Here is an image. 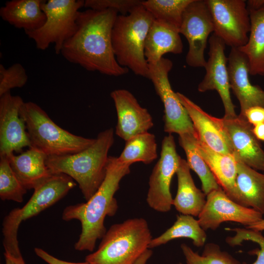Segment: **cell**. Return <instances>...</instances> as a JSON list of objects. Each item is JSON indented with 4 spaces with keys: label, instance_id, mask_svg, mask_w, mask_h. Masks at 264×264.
Instances as JSON below:
<instances>
[{
    "label": "cell",
    "instance_id": "6da1fadb",
    "mask_svg": "<svg viewBox=\"0 0 264 264\" xmlns=\"http://www.w3.org/2000/svg\"><path fill=\"white\" fill-rule=\"evenodd\" d=\"M118 15L111 9L80 11L77 30L64 44L60 54L88 71L116 77L127 73L129 69L118 64L112 45L111 32Z\"/></svg>",
    "mask_w": 264,
    "mask_h": 264
},
{
    "label": "cell",
    "instance_id": "7a4b0ae2",
    "mask_svg": "<svg viewBox=\"0 0 264 264\" xmlns=\"http://www.w3.org/2000/svg\"><path fill=\"white\" fill-rule=\"evenodd\" d=\"M130 166L120 164L116 157L109 156L105 178L96 193L86 202L69 205L64 210L63 220H77L81 222V232L74 244L75 250L93 251L97 241L105 234V219L113 216L117 211L114 195L122 179L130 173Z\"/></svg>",
    "mask_w": 264,
    "mask_h": 264
},
{
    "label": "cell",
    "instance_id": "3957f363",
    "mask_svg": "<svg viewBox=\"0 0 264 264\" xmlns=\"http://www.w3.org/2000/svg\"><path fill=\"white\" fill-rule=\"evenodd\" d=\"M114 143V130L101 132L90 146L79 153L48 156L46 164L52 173H62L70 176L79 185L86 201L97 191L104 181L109 156Z\"/></svg>",
    "mask_w": 264,
    "mask_h": 264
},
{
    "label": "cell",
    "instance_id": "277c9868",
    "mask_svg": "<svg viewBox=\"0 0 264 264\" xmlns=\"http://www.w3.org/2000/svg\"><path fill=\"white\" fill-rule=\"evenodd\" d=\"M153 238L146 220L129 219L111 225L97 250L85 261L90 264H133L149 248Z\"/></svg>",
    "mask_w": 264,
    "mask_h": 264
},
{
    "label": "cell",
    "instance_id": "5b68a950",
    "mask_svg": "<svg viewBox=\"0 0 264 264\" xmlns=\"http://www.w3.org/2000/svg\"><path fill=\"white\" fill-rule=\"evenodd\" d=\"M154 20L141 4L127 15H118L111 32L113 50L118 64L147 78L149 70L145 43Z\"/></svg>",
    "mask_w": 264,
    "mask_h": 264
},
{
    "label": "cell",
    "instance_id": "8992f818",
    "mask_svg": "<svg viewBox=\"0 0 264 264\" xmlns=\"http://www.w3.org/2000/svg\"><path fill=\"white\" fill-rule=\"evenodd\" d=\"M20 115L25 122L31 144L47 157L74 154L90 146L95 138L74 134L57 125L38 104L23 103Z\"/></svg>",
    "mask_w": 264,
    "mask_h": 264
},
{
    "label": "cell",
    "instance_id": "52a82bcc",
    "mask_svg": "<svg viewBox=\"0 0 264 264\" xmlns=\"http://www.w3.org/2000/svg\"><path fill=\"white\" fill-rule=\"evenodd\" d=\"M76 185V182L67 175L52 173L36 187L27 203L22 208L11 210L3 220L4 253L15 258H22L18 240V232L21 222L53 205Z\"/></svg>",
    "mask_w": 264,
    "mask_h": 264
},
{
    "label": "cell",
    "instance_id": "ba28073f",
    "mask_svg": "<svg viewBox=\"0 0 264 264\" xmlns=\"http://www.w3.org/2000/svg\"><path fill=\"white\" fill-rule=\"evenodd\" d=\"M84 2L83 0H43L41 6L46 15L44 23L37 30L24 32L25 34L34 41L37 49L44 50L54 44L55 53L60 54L64 44L77 30V18Z\"/></svg>",
    "mask_w": 264,
    "mask_h": 264
},
{
    "label": "cell",
    "instance_id": "9c48e42d",
    "mask_svg": "<svg viewBox=\"0 0 264 264\" xmlns=\"http://www.w3.org/2000/svg\"><path fill=\"white\" fill-rule=\"evenodd\" d=\"M149 77L164 106V131L169 134L176 133L197 134L189 115L169 80L173 62L163 57L154 64H149Z\"/></svg>",
    "mask_w": 264,
    "mask_h": 264
},
{
    "label": "cell",
    "instance_id": "30bf717a",
    "mask_svg": "<svg viewBox=\"0 0 264 264\" xmlns=\"http://www.w3.org/2000/svg\"><path fill=\"white\" fill-rule=\"evenodd\" d=\"M214 24V33L231 48L248 41L251 22L244 0H205Z\"/></svg>",
    "mask_w": 264,
    "mask_h": 264
},
{
    "label": "cell",
    "instance_id": "8fae6325",
    "mask_svg": "<svg viewBox=\"0 0 264 264\" xmlns=\"http://www.w3.org/2000/svg\"><path fill=\"white\" fill-rule=\"evenodd\" d=\"M180 158L176 152L173 136H165L162 141L160 158L149 177L146 198L149 206L157 212H168L173 206L170 186Z\"/></svg>",
    "mask_w": 264,
    "mask_h": 264
},
{
    "label": "cell",
    "instance_id": "7c38bea8",
    "mask_svg": "<svg viewBox=\"0 0 264 264\" xmlns=\"http://www.w3.org/2000/svg\"><path fill=\"white\" fill-rule=\"evenodd\" d=\"M213 20L205 0H192L185 9L179 33L187 39L189 49L187 64L192 67H204V51L209 35L214 33Z\"/></svg>",
    "mask_w": 264,
    "mask_h": 264
},
{
    "label": "cell",
    "instance_id": "4fadbf2b",
    "mask_svg": "<svg viewBox=\"0 0 264 264\" xmlns=\"http://www.w3.org/2000/svg\"><path fill=\"white\" fill-rule=\"evenodd\" d=\"M263 219L261 213L230 199L221 188L206 196L205 204L198 220L206 231L209 229L215 230L226 221L239 223L246 227Z\"/></svg>",
    "mask_w": 264,
    "mask_h": 264
},
{
    "label": "cell",
    "instance_id": "5bb4252c",
    "mask_svg": "<svg viewBox=\"0 0 264 264\" xmlns=\"http://www.w3.org/2000/svg\"><path fill=\"white\" fill-rule=\"evenodd\" d=\"M209 58L204 66L206 73L198 89L200 92L216 90L224 106V117L233 118L237 116L235 106L230 96V86L228 70V58L225 54V44L214 33L209 39Z\"/></svg>",
    "mask_w": 264,
    "mask_h": 264
},
{
    "label": "cell",
    "instance_id": "9a60e30c",
    "mask_svg": "<svg viewBox=\"0 0 264 264\" xmlns=\"http://www.w3.org/2000/svg\"><path fill=\"white\" fill-rule=\"evenodd\" d=\"M217 120L229 139L235 159L264 173V151L245 117L239 114Z\"/></svg>",
    "mask_w": 264,
    "mask_h": 264
},
{
    "label": "cell",
    "instance_id": "2e32d148",
    "mask_svg": "<svg viewBox=\"0 0 264 264\" xmlns=\"http://www.w3.org/2000/svg\"><path fill=\"white\" fill-rule=\"evenodd\" d=\"M24 103L10 92L0 96V156L8 157L31 147L24 121L20 115Z\"/></svg>",
    "mask_w": 264,
    "mask_h": 264
},
{
    "label": "cell",
    "instance_id": "e0dca14e",
    "mask_svg": "<svg viewBox=\"0 0 264 264\" xmlns=\"http://www.w3.org/2000/svg\"><path fill=\"white\" fill-rule=\"evenodd\" d=\"M117 115L115 134L125 140L148 132L154 126L148 110L140 106L129 90L117 89L110 93Z\"/></svg>",
    "mask_w": 264,
    "mask_h": 264
},
{
    "label": "cell",
    "instance_id": "ac0fdd59",
    "mask_svg": "<svg viewBox=\"0 0 264 264\" xmlns=\"http://www.w3.org/2000/svg\"><path fill=\"white\" fill-rule=\"evenodd\" d=\"M227 58L230 89L240 103L239 114L243 116L245 110L253 106L264 107V90L251 83L245 55L238 48H231Z\"/></svg>",
    "mask_w": 264,
    "mask_h": 264
},
{
    "label": "cell",
    "instance_id": "d6986e66",
    "mask_svg": "<svg viewBox=\"0 0 264 264\" xmlns=\"http://www.w3.org/2000/svg\"><path fill=\"white\" fill-rule=\"evenodd\" d=\"M192 121L198 139L212 150L233 156L229 139L217 120L185 95L176 92Z\"/></svg>",
    "mask_w": 264,
    "mask_h": 264
},
{
    "label": "cell",
    "instance_id": "ffe728a7",
    "mask_svg": "<svg viewBox=\"0 0 264 264\" xmlns=\"http://www.w3.org/2000/svg\"><path fill=\"white\" fill-rule=\"evenodd\" d=\"M251 27L246 44L238 48L246 57L249 74L264 76V0L246 2Z\"/></svg>",
    "mask_w": 264,
    "mask_h": 264
},
{
    "label": "cell",
    "instance_id": "44dd1931",
    "mask_svg": "<svg viewBox=\"0 0 264 264\" xmlns=\"http://www.w3.org/2000/svg\"><path fill=\"white\" fill-rule=\"evenodd\" d=\"M7 157L14 173L27 190L34 189L52 174L46 164L47 156L34 148Z\"/></svg>",
    "mask_w": 264,
    "mask_h": 264
},
{
    "label": "cell",
    "instance_id": "7402d4cb",
    "mask_svg": "<svg viewBox=\"0 0 264 264\" xmlns=\"http://www.w3.org/2000/svg\"><path fill=\"white\" fill-rule=\"evenodd\" d=\"M236 179V202L264 214V174L238 159Z\"/></svg>",
    "mask_w": 264,
    "mask_h": 264
},
{
    "label": "cell",
    "instance_id": "603a6c76",
    "mask_svg": "<svg viewBox=\"0 0 264 264\" xmlns=\"http://www.w3.org/2000/svg\"><path fill=\"white\" fill-rule=\"evenodd\" d=\"M179 31L154 20L146 37L144 54L149 64L158 62L167 53L179 54L183 51Z\"/></svg>",
    "mask_w": 264,
    "mask_h": 264
},
{
    "label": "cell",
    "instance_id": "cb8c5ba5",
    "mask_svg": "<svg viewBox=\"0 0 264 264\" xmlns=\"http://www.w3.org/2000/svg\"><path fill=\"white\" fill-rule=\"evenodd\" d=\"M43 0H12L5 2L0 8L1 19L24 32L41 28L46 20L42 9Z\"/></svg>",
    "mask_w": 264,
    "mask_h": 264
},
{
    "label": "cell",
    "instance_id": "d4e9b609",
    "mask_svg": "<svg viewBox=\"0 0 264 264\" xmlns=\"http://www.w3.org/2000/svg\"><path fill=\"white\" fill-rule=\"evenodd\" d=\"M190 169L187 161L181 158L176 172L177 190L173 206L181 214L198 217L205 204L206 196L196 187Z\"/></svg>",
    "mask_w": 264,
    "mask_h": 264
},
{
    "label": "cell",
    "instance_id": "484cf974",
    "mask_svg": "<svg viewBox=\"0 0 264 264\" xmlns=\"http://www.w3.org/2000/svg\"><path fill=\"white\" fill-rule=\"evenodd\" d=\"M196 145L220 186L228 197L236 202L237 167L235 158L212 150L198 137Z\"/></svg>",
    "mask_w": 264,
    "mask_h": 264
},
{
    "label": "cell",
    "instance_id": "4316f807",
    "mask_svg": "<svg viewBox=\"0 0 264 264\" xmlns=\"http://www.w3.org/2000/svg\"><path fill=\"white\" fill-rule=\"evenodd\" d=\"M180 238L191 239L195 246L201 247L205 245L207 235L198 220L191 215L180 214L177 216L176 221L171 227L160 236L152 239L149 248L156 247Z\"/></svg>",
    "mask_w": 264,
    "mask_h": 264
},
{
    "label": "cell",
    "instance_id": "83f0119b",
    "mask_svg": "<svg viewBox=\"0 0 264 264\" xmlns=\"http://www.w3.org/2000/svg\"><path fill=\"white\" fill-rule=\"evenodd\" d=\"M197 137V134L185 133L179 135L178 142L186 154V161L190 168L198 176L201 182L202 191L207 196L221 187L198 150Z\"/></svg>",
    "mask_w": 264,
    "mask_h": 264
},
{
    "label": "cell",
    "instance_id": "f1b7e54d",
    "mask_svg": "<svg viewBox=\"0 0 264 264\" xmlns=\"http://www.w3.org/2000/svg\"><path fill=\"white\" fill-rule=\"evenodd\" d=\"M157 158V143L153 133L146 132L126 141L125 147L116 160L120 164L141 162L149 164Z\"/></svg>",
    "mask_w": 264,
    "mask_h": 264
},
{
    "label": "cell",
    "instance_id": "f546056e",
    "mask_svg": "<svg viewBox=\"0 0 264 264\" xmlns=\"http://www.w3.org/2000/svg\"><path fill=\"white\" fill-rule=\"evenodd\" d=\"M192 0H147L142 5L154 20L179 31L183 13Z\"/></svg>",
    "mask_w": 264,
    "mask_h": 264
},
{
    "label": "cell",
    "instance_id": "4dcf8cb0",
    "mask_svg": "<svg viewBox=\"0 0 264 264\" xmlns=\"http://www.w3.org/2000/svg\"><path fill=\"white\" fill-rule=\"evenodd\" d=\"M180 248L187 264H242L215 243L205 244L201 255L185 243H182Z\"/></svg>",
    "mask_w": 264,
    "mask_h": 264
},
{
    "label": "cell",
    "instance_id": "1f68e13d",
    "mask_svg": "<svg viewBox=\"0 0 264 264\" xmlns=\"http://www.w3.org/2000/svg\"><path fill=\"white\" fill-rule=\"evenodd\" d=\"M27 190L14 173L8 157L0 156V199L21 203Z\"/></svg>",
    "mask_w": 264,
    "mask_h": 264
},
{
    "label": "cell",
    "instance_id": "d6a6232c",
    "mask_svg": "<svg viewBox=\"0 0 264 264\" xmlns=\"http://www.w3.org/2000/svg\"><path fill=\"white\" fill-rule=\"evenodd\" d=\"M226 230L234 231L235 235L226 238V242L230 246H241L244 241H251L256 243L260 248L253 249L248 252L250 255H256L257 259L252 264H264V236L260 231L242 228H227ZM242 264H246L245 263Z\"/></svg>",
    "mask_w": 264,
    "mask_h": 264
},
{
    "label": "cell",
    "instance_id": "836d02e7",
    "mask_svg": "<svg viewBox=\"0 0 264 264\" xmlns=\"http://www.w3.org/2000/svg\"><path fill=\"white\" fill-rule=\"evenodd\" d=\"M28 78L25 69L20 63H15L7 68L0 64V96L13 88L23 87Z\"/></svg>",
    "mask_w": 264,
    "mask_h": 264
},
{
    "label": "cell",
    "instance_id": "e575fe53",
    "mask_svg": "<svg viewBox=\"0 0 264 264\" xmlns=\"http://www.w3.org/2000/svg\"><path fill=\"white\" fill-rule=\"evenodd\" d=\"M142 0H86L84 7L94 10L111 9L127 15L133 8L142 4Z\"/></svg>",
    "mask_w": 264,
    "mask_h": 264
},
{
    "label": "cell",
    "instance_id": "d590c367",
    "mask_svg": "<svg viewBox=\"0 0 264 264\" xmlns=\"http://www.w3.org/2000/svg\"><path fill=\"white\" fill-rule=\"evenodd\" d=\"M253 126L264 123V107L255 106L247 109L243 115Z\"/></svg>",
    "mask_w": 264,
    "mask_h": 264
},
{
    "label": "cell",
    "instance_id": "8d00e7d4",
    "mask_svg": "<svg viewBox=\"0 0 264 264\" xmlns=\"http://www.w3.org/2000/svg\"><path fill=\"white\" fill-rule=\"evenodd\" d=\"M34 252L36 255L48 264H90L85 261L82 263H73L60 260L51 255L42 248L36 247Z\"/></svg>",
    "mask_w": 264,
    "mask_h": 264
},
{
    "label": "cell",
    "instance_id": "74e56055",
    "mask_svg": "<svg viewBox=\"0 0 264 264\" xmlns=\"http://www.w3.org/2000/svg\"><path fill=\"white\" fill-rule=\"evenodd\" d=\"M253 132L258 140L264 141V123L253 126Z\"/></svg>",
    "mask_w": 264,
    "mask_h": 264
},
{
    "label": "cell",
    "instance_id": "f35d334b",
    "mask_svg": "<svg viewBox=\"0 0 264 264\" xmlns=\"http://www.w3.org/2000/svg\"><path fill=\"white\" fill-rule=\"evenodd\" d=\"M153 255L151 249H147L133 264H146Z\"/></svg>",
    "mask_w": 264,
    "mask_h": 264
},
{
    "label": "cell",
    "instance_id": "ab89813d",
    "mask_svg": "<svg viewBox=\"0 0 264 264\" xmlns=\"http://www.w3.org/2000/svg\"><path fill=\"white\" fill-rule=\"evenodd\" d=\"M5 264H26L23 257L15 258L4 253Z\"/></svg>",
    "mask_w": 264,
    "mask_h": 264
},
{
    "label": "cell",
    "instance_id": "60d3db41",
    "mask_svg": "<svg viewBox=\"0 0 264 264\" xmlns=\"http://www.w3.org/2000/svg\"><path fill=\"white\" fill-rule=\"evenodd\" d=\"M245 228L257 231H264V219Z\"/></svg>",
    "mask_w": 264,
    "mask_h": 264
}]
</instances>
